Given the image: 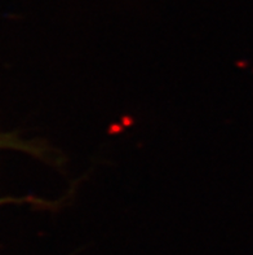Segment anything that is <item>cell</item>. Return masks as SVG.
Masks as SVG:
<instances>
[{"instance_id":"2","label":"cell","mask_w":253,"mask_h":255,"mask_svg":"<svg viewBox=\"0 0 253 255\" xmlns=\"http://www.w3.org/2000/svg\"><path fill=\"white\" fill-rule=\"evenodd\" d=\"M12 201L17 202L18 200H14V198H1V200H0V204H6V202H12Z\"/></svg>"},{"instance_id":"1","label":"cell","mask_w":253,"mask_h":255,"mask_svg":"<svg viewBox=\"0 0 253 255\" xmlns=\"http://www.w3.org/2000/svg\"><path fill=\"white\" fill-rule=\"evenodd\" d=\"M0 148L23 150V152L30 153V154L42 157V158H44L45 154H51V153H48L47 146H43L39 142H29L25 141V140H21L13 133L0 132Z\"/></svg>"}]
</instances>
